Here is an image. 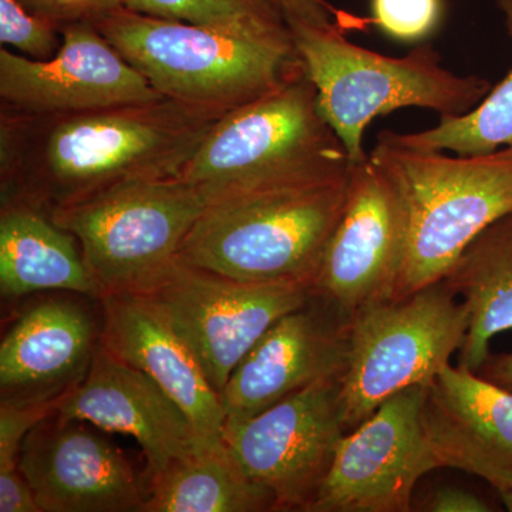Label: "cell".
Instances as JSON below:
<instances>
[{
    "mask_svg": "<svg viewBox=\"0 0 512 512\" xmlns=\"http://www.w3.org/2000/svg\"><path fill=\"white\" fill-rule=\"evenodd\" d=\"M369 158L396 187L406 214V254L392 301L443 281L468 245L512 212V147L450 157L382 131Z\"/></svg>",
    "mask_w": 512,
    "mask_h": 512,
    "instance_id": "cell-2",
    "label": "cell"
},
{
    "mask_svg": "<svg viewBox=\"0 0 512 512\" xmlns=\"http://www.w3.org/2000/svg\"><path fill=\"white\" fill-rule=\"evenodd\" d=\"M100 303L103 345L150 376L184 410L205 443H222L225 410L220 393L156 303L140 293L111 295Z\"/></svg>",
    "mask_w": 512,
    "mask_h": 512,
    "instance_id": "cell-17",
    "label": "cell"
},
{
    "mask_svg": "<svg viewBox=\"0 0 512 512\" xmlns=\"http://www.w3.org/2000/svg\"><path fill=\"white\" fill-rule=\"evenodd\" d=\"M342 379L320 380L248 419L225 420V446L271 493L275 511L311 510L346 434Z\"/></svg>",
    "mask_w": 512,
    "mask_h": 512,
    "instance_id": "cell-10",
    "label": "cell"
},
{
    "mask_svg": "<svg viewBox=\"0 0 512 512\" xmlns=\"http://www.w3.org/2000/svg\"><path fill=\"white\" fill-rule=\"evenodd\" d=\"M225 114L170 99L66 113L0 107V195L47 215L183 170Z\"/></svg>",
    "mask_w": 512,
    "mask_h": 512,
    "instance_id": "cell-1",
    "label": "cell"
},
{
    "mask_svg": "<svg viewBox=\"0 0 512 512\" xmlns=\"http://www.w3.org/2000/svg\"><path fill=\"white\" fill-rule=\"evenodd\" d=\"M444 281L468 309L460 365L478 372L495 336L512 329V212L485 228Z\"/></svg>",
    "mask_w": 512,
    "mask_h": 512,
    "instance_id": "cell-21",
    "label": "cell"
},
{
    "mask_svg": "<svg viewBox=\"0 0 512 512\" xmlns=\"http://www.w3.org/2000/svg\"><path fill=\"white\" fill-rule=\"evenodd\" d=\"M63 399L32 404L0 403V477L20 473L23 441L40 421L57 412Z\"/></svg>",
    "mask_w": 512,
    "mask_h": 512,
    "instance_id": "cell-27",
    "label": "cell"
},
{
    "mask_svg": "<svg viewBox=\"0 0 512 512\" xmlns=\"http://www.w3.org/2000/svg\"><path fill=\"white\" fill-rule=\"evenodd\" d=\"M477 373L484 379L512 392V352L488 356Z\"/></svg>",
    "mask_w": 512,
    "mask_h": 512,
    "instance_id": "cell-32",
    "label": "cell"
},
{
    "mask_svg": "<svg viewBox=\"0 0 512 512\" xmlns=\"http://www.w3.org/2000/svg\"><path fill=\"white\" fill-rule=\"evenodd\" d=\"M302 282H242L175 261L146 295L187 342L212 386L229 377L266 330L311 299Z\"/></svg>",
    "mask_w": 512,
    "mask_h": 512,
    "instance_id": "cell-9",
    "label": "cell"
},
{
    "mask_svg": "<svg viewBox=\"0 0 512 512\" xmlns=\"http://www.w3.org/2000/svg\"><path fill=\"white\" fill-rule=\"evenodd\" d=\"M376 28L403 43H416L439 29L444 0H370Z\"/></svg>",
    "mask_w": 512,
    "mask_h": 512,
    "instance_id": "cell-25",
    "label": "cell"
},
{
    "mask_svg": "<svg viewBox=\"0 0 512 512\" xmlns=\"http://www.w3.org/2000/svg\"><path fill=\"white\" fill-rule=\"evenodd\" d=\"M424 424L441 464L512 488V392L447 365L427 389Z\"/></svg>",
    "mask_w": 512,
    "mask_h": 512,
    "instance_id": "cell-18",
    "label": "cell"
},
{
    "mask_svg": "<svg viewBox=\"0 0 512 512\" xmlns=\"http://www.w3.org/2000/svg\"><path fill=\"white\" fill-rule=\"evenodd\" d=\"M123 6L151 18L190 23L298 52L292 30L274 0H123Z\"/></svg>",
    "mask_w": 512,
    "mask_h": 512,
    "instance_id": "cell-23",
    "label": "cell"
},
{
    "mask_svg": "<svg viewBox=\"0 0 512 512\" xmlns=\"http://www.w3.org/2000/svg\"><path fill=\"white\" fill-rule=\"evenodd\" d=\"M350 320L312 293L276 320L229 377L221 393L227 419H248L285 397L345 375Z\"/></svg>",
    "mask_w": 512,
    "mask_h": 512,
    "instance_id": "cell-15",
    "label": "cell"
},
{
    "mask_svg": "<svg viewBox=\"0 0 512 512\" xmlns=\"http://www.w3.org/2000/svg\"><path fill=\"white\" fill-rule=\"evenodd\" d=\"M0 291L6 299L67 291L100 302L77 238L20 201H2L0 208Z\"/></svg>",
    "mask_w": 512,
    "mask_h": 512,
    "instance_id": "cell-20",
    "label": "cell"
},
{
    "mask_svg": "<svg viewBox=\"0 0 512 512\" xmlns=\"http://www.w3.org/2000/svg\"><path fill=\"white\" fill-rule=\"evenodd\" d=\"M84 421L57 414L40 421L22 444L19 470L42 512H141V480L119 447Z\"/></svg>",
    "mask_w": 512,
    "mask_h": 512,
    "instance_id": "cell-14",
    "label": "cell"
},
{
    "mask_svg": "<svg viewBox=\"0 0 512 512\" xmlns=\"http://www.w3.org/2000/svg\"><path fill=\"white\" fill-rule=\"evenodd\" d=\"M158 94L227 114L306 73L298 52L121 8L94 22Z\"/></svg>",
    "mask_w": 512,
    "mask_h": 512,
    "instance_id": "cell-6",
    "label": "cell"
},
{
    "mask_svg": "<svg viewBox=\"0 0 512 512\" xmlns=\"http://www.w3.org/2000/svg\"><path fill=\"white\" fill-rule=\"evenodd\" d=\"M60 30L62 46L50 60L0 49V107L66 113L165 99L93 22L69 23Z\"/></svg>",
    "mask_w": 512,
    "mask_h": 512,
    "instance_id": "cell-13",
    "label": "cell"
},
{
    "mask_svg": "<svg viewBox=\"0 0 512 512\" xmlns=\"http://www.w3.org/2000/svg\"><path fill=\"white\" fill-rule=\"evenodd\" d=\"M289 28L293 26H315L332 28L336 22V10L326 0H274Z\"/></svg>",
    "mask_w": 512,
    "mask_h": 512,
    "instance_id": "cell-29",
    "label": "cell"
},
{
    "mask_svg": "<svg viewBox=\"0 0 512 512\" xmlns=\"http://www.w3.org/2000/svg\"><path fill=\"white\" fill-rule=\"evenodd\" d=\"M406 214L392 181L369 157L349 164L345 207L312 292L345 318L392 301L406 254Z\"/></svg>",
    "mask_w": 512,
    "mask_h": 512,
    "instance_id": "cell-12",
    "label": "cell"
},
{
    "mask_svg": "<svg viewBox=\"0 0 512 512\" xmlns=\"http://www.w3.org/2000/svg\"><path fill=\"white\" fill-rule=\"evenodd\" d=\"M0 42L33 60H50L62 46V30L29 12L18 0H0Z\"/></svg>",
    "mask_w": 512,
    "mask_h": 512,
    "instance_id": "cell-26",
    "label": "cell"
},
{
    "mask_svg": "<svg viewBox=\"0 0 512 512\" xmlns=\"http://www.w3.org/2000/svg\"><path fill=\"white\" fill-rule=\"evenodd\" d=\"M423 510L430 512H488L491 511V508L483 498L470 493V491L447 487L441 488L431 495Z\"/></svg>",
    "mask_w": 512,
    "mask_h": 512,
    "instance_id": "cell-30",
    "label": "cell"
},
{
    "mask_svg": "<svg viewBox=\"0 0 512 512\" xmlns=\"http://www.w3.org/2000/svg\"><path fill=\"white\" fill-rule=\"evenodd\" d=\"M497 5L512 39V0H497ZM399 138L409 146L453 151L457 156H478L512 147V69L476 109L463 116L441 117L436 127L399 134Z\"/></svg>",
    "mask_w": 512,
    "mask_h": 512,
    "instance_id": "cell-24",
    "label": "cell"
},
{
    "mask_svg": "<svg viewBox=\"0 0 512 512\" xmlns=\"http://www.w3.org/2000/svg\"><path fill=\"white\" fill-rule=\"evenodd\" d=\"M467 329L466 303L444 279L352 316L342 379L346 433L394 394L433 383L460 352Z\"/></svg>",
    "mask_w": 512,
    "mask_h": 512,
    "instance_id": "cell-8",
    "label": "cell"
},
{
    "mask_svg": "<svg viewBox=\"0 0 512 512\" xmlns=\"http://www.w3.org/2000/svg\"><path fill=\"white\" fill-rule=\"evenodd\" d=\"M56 414L133 437L146 456V481L204 444H214L198 436L184 410L150 376L103 342L86 376L64 396Z\"/></svg>",
    "mask_w": 512,
    "mask_h": 512,
    "instance_id": "cell-16",
    "label": "cell"
},
{
    "mask_svg": "<svg viewBox=\"0 0 512 512\" xmlns=\"http://www.w3.org/2000/svg\"><path fill=\"white\" fill-rule=\"evenodd\" d=\"M146 483L141 512L275 511L274 497L248 476L224 441L204 444Z\"/></svg>",
    "mask_w": 512,
    "mask_h": 512,
    "instance_id": "cell-22",
    "label": "cell"
},
{
    "mask_svg": "<svg viewBox=\"0 0 512 512\" xmlns=\"http://www.w3.org/2000/svg\"><path fill=\"white\" fill-rule=\"evenodd\" d=\"M23 8L62 28L74 22H97L117 12L123 0H18Z\"/></svg>",
    "mask_w": 512,
    "mask_h": 512,
    "instance_id": "cell-28",
    "label": "cell"
},
{
    "mask_svg": "<svg viewBox=\"0 0 512 512\" xmlns=\"http://www.w3.org/2000/svg\"><path fill=\"white\" fill-rule=\"evenodd\" d=\"M205 208L195 187L171 175L119 185L50 217L79 241L101 301L156 285Z\"/></svg>",
    "mask_w": 512,
    "mask_h": 512,
    "instance_id": "cell-7",
    "label": "cell"
},
{
    "mask_svg": "<svg viewBox=\"0 0 512 512\" xmlns=\"http://www.w3.org/2000/svg\"><path fill=\"white\" fill-rule=\"evenodd\" d=\"M0 511L42 512L22 473L0 477Z\"/></svg>",
    "mask_w": 512,
    "mask_h": 512,
    "instance_id": "cell-31",
    "label": "cell"
},
{
    "mask_svg": "<svg viewBox=\"0 0 512 512\" xmlns=\"http://www.w3.org/2000/svg\"><path fill=\"white\" fill-rule=\"evenodd\" d=\"M291 30L318 92L319 109L345 146L349 164L369 157L363 136L376 117L406 107L433 110L440 117L463 116L493 89L484 77L450 72L429 45L390 57L349 42L340 26Z\"/></svg>",
    "mask_w": 512,
    "mask_h": 512,
    "instance_id": "cell-5",
    "label": "cell"
},
{
    "mask_svg": "<svg viewBox=\"0 0 512 512\" xmlns=\"http://www.w3.org/2000/svg\"><path fill=\"white\" fill-rule=\"evenodd\" d=\"M498 495H500L501 501H503L505 508L512 512V488L511 490L504 491V493Z\"/></svg>",
    "mask_w": 512,
    "mask_h": 512,
    "instance_id": "cell-33",
    "label": "cell"
},
{
    "mask_svg": "<svg viewBox=\"0 0 512 512\" xmlns=\"http://www.w3.org/2000/svg\"><path fill=\"white\" fill-rule=\"evenodd\" d=\"M346 170V148L323 117L305 73L222 116L178 175L208 205Z\"/></svg>",
    "mask_w": 512,
    "mask_h": 512,
    "instance_id": "cell-4",
    "label": "cell"
},
{
    "mask_svg": "<svg viewBox=\"0 0 512 512\" xmlns=\"http://www.w3.org/2000/svg\"><path fill=\"white\" fill-rule=\"evenodd\" d=\"M429 386L394 394L342 437L309 512L412 510L420 478L443 468L424 424Z\"/></svg>",
    "mask_w": 512,
    "mask_h": 512,
    "instance_id": "cell-11",
    "label": "cell"
},
{
    "mask_svg": "<svg viewBox=\"0 0 512 512\" xmlns=\"http://www.w3.org/2000/svg\"><path fill=\"white\" fill-rule=\"evenodd\" d=\"M103 322L69 299H47L22 313L0 345L2 402L32 404L66 396L82 382L101 343Z\"/></svg>",
    "mask_w": 512,
    "mask_h": 512,
    "instance_id": "cell-19",
    "label": "cell"
},
{
    "mask_svg": "<svg viewBox=\"0 0 512 512\" xmlns=\"http://www.w3.org/2000/svg\"><path fill=\"white\" fill-rule=\"evenodd\" d=\"M348 180L346 170L211 202L177 261L242 282L312 286L345 207Z\"/></svg>",
    "mask_w": 512,
    "mask_h": 512,
    "instance_id": "cell-3",
    "label": "cell"
}]
</instances>
